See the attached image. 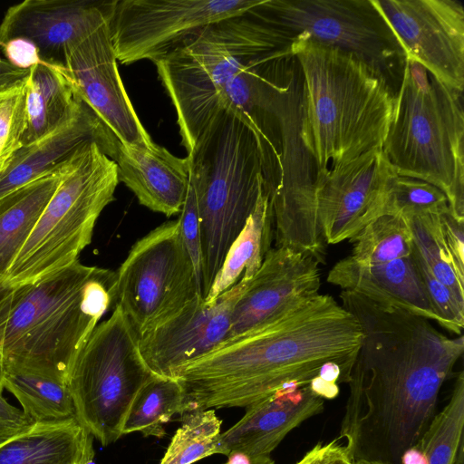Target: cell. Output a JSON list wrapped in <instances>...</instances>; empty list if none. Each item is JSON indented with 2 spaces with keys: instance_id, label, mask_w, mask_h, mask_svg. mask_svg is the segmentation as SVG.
<instances>
[{
  "instance_id": "1",
  "label": "cell",
  "mask_w": 464,
  "mask_h": 464,
  "mask_svg": "<svg viewBox=\"0 0 464 464\" xmlns=\"http://www.w3.org/2000/svg\"><path fill=\"white\" fill-rule=\"evenodd\" d=\"M342 306L361 324L339 439L353 462L399 464L436 415L440 388L464 352L430 320L343 290Z\"/></svg>"
},
{
  "instance_id": "2",
  "label": "cell",
  "mask_w": 464,
  "mask_h": 464,
  "mask_svg": "<svg viewBox=\"0 0 464 464\" xmlns=\"http://www.w3.org/2000/svg\"><path fill=\"white\" fill-rule=\"evenodd\" d=\"M362 336L352 313L318 294L182 367L176 379L183 412L247 407L285 386L310 384L328 362L341 366L347 383Z\"/></svg>"
},
{
  "instance_id": "3",
  "label": "cell",
  "mask_w": 464,
  "mask_h": 464,
  "mask_svg": "<svg viewBox=\"0 0 464 464\" xmlns=\"http://www.w3.org/2000/svg\"><path fill=\"white\" fill-rule=\"evenodd\" d=\"M289 48L304 78L301 140L316 173L382 148L395 108L384 73L311 40L296 38Z\"/></svg>"
},
{
  "instance_id": "4",
  "label": "cell",
  "mask_w": 464,
  "mask_h": 464,
  "mask_svg": "<svg viewBox=\"0 0 464 464\" xmlns=\"http://www.w3.org/2000/svg\"><path fill=\"white\" fill-rule=\"evenodd\" d=\"M116 303V272L79 260L15 288L2 358L5 372L65 381L102 315Z\"/></svg>"
},
{
  "instance_id": "5",
  "label": "cell",
  "mask_w": 464,
  "mask_h": 464,
  "mask_svg": "<svg viewBox=\"0 0 464 464\" xmlns=\"http://www.w3.org/2000/svg\"><path fill=\"white\" fill-rule=\"evenodd\" d=\"M188 157L201 225L205 298L256 207L266 169L254 131L226 110L210 120Z\"/></svg>"
},
{
  "instance_id": "6",
  "label": "cell",
  "mask_w": 464,
  "mask_h": 464,
  "mask_svg": "<svg viewBox=\"0 0 464 464\" xmlns=\"http://www.w3.org/2000/svg\"><path fill=\"white\" fill-rule=\"evenodd\" d=\"M256 6L205 26L154 63L175 108L188 154L220 111L224 87L254 60L291 44Z\"/></svg>"
},
{
  "instance_id": "7",
  "label": "cell",
  "mask_w": 464,
  "mask_h": 464,
  "mask_svg": "<svg viewBox=\"0 0 464 464\" xmlns=\"http://www.w3.org/2000/svg\"><path fill=\"white\" fill-rule=\"evenodd\" d=\"M463 92L405 56L401 82L382 150L397 175L440 189L464 220Z\"/></svg>"
},
{
  "instance_id": "8",
  "label": "cell",
  "mask_w": 464,
  "mask_h": 464,
  "mask_svg": "<svg viewBox=\"0 0 464 464\" xmlns=\"http://www.w3.org/2000/svg\"><path fill=\"white\" fill-rule=\"evenodd\" d=\"M119 182L116 163L94 140L79 146L1 287L34 284L79 260Z\"/></svg>"
},
{
  "instance_id": "9",
  "label": "cell",
  "mask_w": 464,
  "mask_h": 464,
  "mask_svg": "<svg viewBox=\"0 0 464 464\" xmlns=\"http://www.w3.org/2000/svg\"><path fill=\"white\" fill-rule=\"evenodd\" d=\"M140 336L115 305L94 328L67 376L77 421L102 446L122 436L128 411L155 375L140 351Z\"/></svg>"
},
{
  "instance_id": "10",
  "label": "cell",
  "mask_w": 464,
  "mask_h": 464,
  "mask_svg": "<svg viewBox=\"0 0 464 464\" xmlns=\"http://www.w3.org/2000/svg\"><path fill=\"white\" fill-rule=\"evenodd\" d=\"M197 295L202 293L179 219L139 239L116 272L115 305L140 337L173 316Z\"/></svg>"
},
{
  "instance_id": "11",
  "label": "cell",
  "mask_w": 464,
  "mask_h": 464,
  "mask_svg": "<svg viewBox=\"0 0 464 464\" xmlns=\"http://www.w3.org/2000/svg\"><path fill=\"white\" fill-rule=\"evenodd\" d=\"M263 17L292 43L303 38L351 53L384 73L405 53L372 0H262Z\"/></svg>"
},
{
  "instance_id": "12",
  "label": "cell",
  "mask_w": 464,
  "mask_h": 464,
  "mask_svg": "<svg viewBox=\"0 0 464 464\" xmlns=\"http://www.w3.org/2000/svg\"><path fill=\"white\" fill-rule=\"evenodd\" d=\"M259 0H117L111 22L121 64L161 59L189 36L219 20L242 14Z\"/></svg>"
},
{
  "instance_id": "13",
  "label": "cell",
  "mask_w": 464,
  "mask_h": 464,
  "mask_svg": "<svg viewBox=\"0 0 464 464\" xmlns=\"http://www.w3.org/2000/svg\"><path fill=\"white\" fill-rule=\"evenodd\" d=\"M402 48L446 85L464 89V7L455 0H372Z\"/></svg>"
},
{
  "instance_id": "14",
  "label": "cell",
  "mask_w": 464,
  "mask_h": 464,
  "mask_svg": "<svg viewBox=\"0 0 464 464\" xmlns=\"http://www.w3.org/2000/svg\"><path fill=\"white\" fill-rule=\"evenodd\" d=\"M111 16L69 45L63 70L79 98L121 143L152 148L156 143L139 119L118 70Z\"/></svg>"
},
{
  "instance_id": "15",
  "label": "cell",
  "mask_w": 464,
  "mask_h": 464,
  "mask_svg": "<svg viewBox=\"0 0 464 464\" xmlns=\"http://www.w3.org/2000/svg\"><path fill=\"white\" fill-rule=\"evenodd\" d=\"M394 174L382 148L315 174L314 195L326 244L350 241L383 214Z\"/></svg>"
},
{
  "instance_id": "16",
  "label": "cell",
  "mask_w": 464,
  "mask_h": 464,
  "mask_svg": "<svg viewBox=\"0 0 464 464\" xmlns=\"http://www.w3.org/2000/svg\"><path fill=\"white\" fill-rule=\"evenodd\" d=\"M249 280L240 278L211 302L197 295L177 314L140 337V351L155 374L176 378L185 365L228 338L232 313Z\"/></svg>"
},
{
  "instance_id": "17",
  "label": "cell",
  "mask_w": 464,
  "mask_h": 464,
  "mask_svg": "<svg viewBox=\"0 0 464 464\" xmlns=\"http://www.w3.org/2000/svg\"><path fill=\"white\" fill-rule=\"evenodd\" d=\"M319 265L303 253L271 247L234 307L227 341L273 322L318 295Z\"/></svg>"
},
{
  "instance_id": "18",
  "label": "cell",
  "mask_w": 464,
  "mask_h": 464,
  "mask_svg": "<svg viewBox=\"0 0 464 464\" xmlns=\"http://www.w3.org/2000/svg\"><path fill=\"white\" fill-rule=\"evenodd\" d=\"M117 0H25L10 6L0 23V46L32 43L40 61L63 67L72 43L112 15Z\"/></svg>"
},
{
  "instance_id": "19",
  "label": "cell",
  "mask_w": 464,
  "mask_h": 464,
  "mask_svg": "<svg viewBox=\"0 0 464 464\" xmlns=\"http://www.w3.org/2000/svg\"><path fill=\"white\" fill-rule=\"evenodd\" d=\"M324 399L309 384L294 383L246 407V414L220 433L216 454L270 457L283 439L307 419L320 414Z\"/></svg>"
},
{
  "instance_id": "20",
  "label": "cell",
  "mask_w": 464,
  "mask_h": 464,
  "mask_svg": "<svg viewBox=\"0 0 464 464\" xmlns=\"http://www.w3.org/2000/svg\"><path fill=\"white\" fill-rule=\"evenodd\" d=\"M106 155L118 169L119 180L137 197L140 204L170 217L179 214L189 183L190 162L156 144L131 146L115 138Z\"/></svg>"
},
{
  "instance_id": "21",
  "label": "cell",
  "mask_w": 464,
  "mask_h": 464,
  "mask_svg": "<svg viewBox=\"0 0 464 464\" xmlns=\"http://www.w3.org/2000/svg\"><path fill=\"white\" fill-rule=\"evenodd\" d=\"M327 281L438 324L413 252L409 256L376 264L359 263L348 256L331 268Z\"/></svg>"
},
{
  "instance_id": "22",
  "label": "cell",
  "mask_w": 464,
  "mask_h": 464,
  "mask_svg": "<svg viewBox=\"0 0 464 464\" xmlns=\"http://www.w3.org/2000/svg\"><path fill=\"white\" fill-rule=\"evenodd\" d=\"M107 131L82 101L56 129L13 155L0 172V200L61 165L82 143H100Z\"/></svg>"
},
{
  "instance_id": "23",
  "label": "cell",
  "mask_w": 464,
  "mask_h": 464,
  "mask_svg": "<svg viewBox=\"0 0 464 464\" xmlns=\"http://www.w3.org/2000/svg\"><path fill=\"white\" fill-rule=\"evenodd\" d=\"M92 436L75 418L35 422L0 445V464H90Z\"/></svg>"
},
{
  "instance_id": "24",
  "label": "cell",
  "mask_w": 464,
  "mask_h": 464,
  "mask_svg": "<svg viewBox=\"0 0 464 464\" xmlns=\"http://www.w3.org/2000/svg\"><path fill=\"white\" fill-rule=\"evenodd\" d=\"M64 162L0 200V287L56 190Z\"/></svg>"
},
{
  "instance_id": "25",
  "label": "cell",
  "mask_w": 464,
  "mask_h": 464,
  "mask_svg": "<svg viewBox=\"0 0 464 464\" xmlns=\"http://www.w3.org/2000/svg\"><path fill=\"white\" fill-rule=\"evenodd\" d=\"M81 102L63 67L43 62L32 66L26 79V128L22 146L53 131Z\"/></svg>"
},
{
  "instance_id": "26",
  "label": "cell",
  "mask_w": 464,
  "mask_h": 464,
  "mask_svg": "<svg viewBox=\"0 0 464 464\" xmlns=\"http://www.w3.org/2000/svg\"><path fill=\"white\" fill-rule=\"evenodd\" d=\"M273 238V212L266 185L244 227L229 246L204 299L211 302L234 285L238 278L250 280L271 249Z\"/></svg>"
},
{
  "instance_id": "27",
  "label": "cell",
  "mask_w": 464,
  "mask_h": 464,
  "mask_svg": "<svg viewBox=\"0 0 464 464\" xmlns=\"http://www.w3.org/2000/svg\"><path fill=\"white\" fill-rule=\"evenodd\" d=\"M463 428L464 373L461 371L447 404L436 413L420 440L402 453L399 464H454L464 443Z\"/></svg>"
},
{
  "instance_id": "28",
  "label": "cell",
  "mask_w": 464,
  "mask_h": 464,
  "mask_svg": "<svg viewBox=\"0 0 464 464\" xmlns=\"http://www.w3.org/2000/svg\"><path fill=\"white\" fill-rule=\"evenodd\" d=\"M4 389L17 399L33 423L75 418L73 400L65 381L35 372H5Z\"/></svg>"
},
{
  "instance_id": "29",
  "label": "cell",
  "mask_w": 464,
  "mask_h": 464,
  "mask_svg": "<svg viewBox=\"0 0 464 464\" xmlns=\"http://www.w3.org/2000/svg\"><path fill=\"white\" fill-rule=\"evenodd\" d=\"M184 397L178 379L154 375L131 403L121 434L139 431L146 437H164V425L174 414L182 413Z\"/></svg>"
},
{
  "instance_id": "30",
  "label": "cell",
  "mask_w": 464,
  "mask_h": 464,
  "mask_svg": "<svg viewBox=\"0 0 464 464\" xmlns=\"http://www.w3.org/2000/svg\"><path fill=\"white\" fill-rule=\"evenodd\" d=\"M352 254L362 264L389 262L413 252L412 237L405 218L382 214L367 224L353 238Z\"/></svg>"
},
{
  "instance_id": "31",
  "label": "cell",
  "mask_w": 464,
  "mask_h": 464,
  "mask_svg": "<svg viewBox=\"0 0 464 464\" xmlns=\"http://www.w3.org/2000/svg\"><path fill=\"white\" fill-rule=\"evenodd\" d=\"M221 423L213 409L182 412L181 426L159 464H193L216 454Z\"/></svg>"
},
{
  "instance_id": "32",
  "label": "cell",
  "mask_w": 464,
  "mask_h": 464,
  "mask_svg": "<svg viewBox=\"0 0 464 464\" xmlns=\"http://www.w3.org/2000/svg\"><path fill=\"white\" fill-rule=\"evenodd\" d=\"M440 215L406 219L412 237L413 252L434 277L464 302V277L459 275L442 243Z\"/></svg>"
},
{
  "instance_id": "33",
  "label": "cell",
  "mask_w": 464,
  "mask_h": 464,
  "mask_svg": "<svg viewBox=\"0 0 464 464\" xmlns=\"http://www.w3.org/2000/svg\"><path fill=\"white\" fill-rule=\"evenodd\" d=\"M450 209L445 194L435 186L417 179L394 174L389 183L383 214L405 219L440 215Z\"/></svg>"
},
{
  "instance_id": "34",
  "label": "cell",
  "mask_w": 464,
  "mask_h": 464,
  "mask_svg": "<svg viewBox=\"0 0 464 464\" xmlns=\"http://www.w3.org/2000/svg\"><path fill=\"white\" fill-rule=\"evenodd\" d=\"M26 79L0 90V172L22 147L26 128Z\"/></svg>"
},
{
  "instance_id": "35",
  "label": "cell",
  "mask_w": 464,
  "mask_h": 464,
  "mask_svg": "<svg viewBox=\"0 0 464 464\" xmlns=\"http://www.w3.org/2000/svg\"><path fill=\"white\" fill-rule=\"evenodd\" d=\"M415 258L430 303L438 317V324L456 335H461L464 326V302L434 277L416 256Z\"/></svg>"
},
{
  "instance_id": "36",
  "label": "cell",
  "mask_w": 464,
  "mask_h": 464,
  "mask_svg": "<svg viewBox=\"0 0 464 464\" xmlns=\"http://www.w3.org/2000/svg\"><path fill=\"white\" fill-rule=\"evenodd\" d=\"M180 233L188 252L202 293L203 252L201 225L194 184L189 177L188 193L178 218Z\"/></svg>"
},
{
  "instance_id": "37",
  "label": "cell",
  "mask_w": 464,
  "mask_h": 464,
  "mask_svg": "<svg viewBox=\"0 0 464 464\" xmlns=\"http://www.w3.org/2000/svg\"><path fill=\"white\" fill-rule=\"evenodd\" d=\"M440 228L442 243L459 275L464 277V220L448 210L440 215Z\"/></svg>"
},
{
  "instance_id": "38",
  "label": "cell",
  "mask_w": 464,
  "mask_h": 464,
  "mask_svg": "<svg viewBox=\"0 0 464 464\" xmlns=\"http://www.w3.org/2000/svg\"><path fill=\"white\" fill-rule=\"evenodd\" d=\"M336 438L328 443H317L295 464H353L345 444Z\"/></svg>"
},
{
  "instance_id": "39",
  "label": "cell",
  "mask_w": 464,
  "mask_h": 464,
  "mask_svg": "<svg viewBox=\"0 0 464 464\" xmlns=\"http://www.w3.org/2000/svg\"><path fill=\"white\" fill-rule=\"evenodd\" d=\"M32 424L22 410L8 403L0 393V444L17 436Z\"/></svg>"
},
{
  "instance_id": "40",
  "label": "cell",
  "mask_w": 464,
  "mask_h": 464,
  "mask_svg": "<svg viewBox=\"0 0 464 464\" xmlns=\"http://www.w3.org/2000/svg\"><path fill=\"white\" fill-rule=\"evenodd\" d=\"M0 49L9 63L22 69H30L41 62L35 46L26 40H10Z\"/></svg>"
},
{
  "instance_id": "41",
  "label": "cell",
  "mask_w": 464,
  "mask_h": 464,
  "mask_svg": "<svg viewBox=\"0 0 464 464\" xmlns=\"http://www.w3.org/2000/svg\"><path fill=\"white\" fill-rule=\"evenodd\" d=\"M15 288L0 287V393L4 390L5 370L2 358V348L5 329L12 311Z\"/></svg>"
},
{
  "instance_id": "42",
  "label": "cell",
  "mask_w": 464,
  "mask_h": 464,
  "mask_svg": "<svg viewBox=\"0 0 464 464\" xmlns=\"http://www.w3.org/2000/svg\"><path fill=\"white\" fill-rule=\"evenodd\" d=\"M30 69L14 66L6 59L0 58V90L8 88L27 78Z\"/></svg>"
},
{
  "instance_id": "43",
  "label": "cell",
  "mask_w": 464,
  "mask_h": 464,
  "mask_svg": "<svg viewBox=\"0 0 464 464\" xmlns=\"http://www.w3.org/2000/svg\"><path fill=\"white\" fill-rule=\"evenodd\" d=\"M227 457V461L224 464H275L270 457L251 459L237 452L230 453Z\"/></svg>"
},
{
  "instance_id": "44",
  "label": "cell",
  "mask_w": 464,
  "mask_h": 464,
  "mask_svg": "<svg viewBox=\"0 0 464 464\" xmlns=\"http://www.w3.org/2000/svg\"><path fill=\"white\" fill-rule=\"evenodd\" d=\"M463 451H464V447H463V445H461L459 447V449L458 453H457V457H456L454 464H464V454H463Z\"/></svg>"
},
{
  "instance_id": "45",
  "label": "cell",
  "mask_w": 464,
  "mask_h": 464,
  "mask_svg": "<svg viewBox=\"0 0 464 464\" xmlns=\"http://www.w3.org/2000/svg\"><path fill=\"white\" fill-rule=\"evenodd\" d=\"M353 464H385L378 461H367V460H358L353 462Z\"/></svg>"
},
{
  "instance_id": "46",
  "label": "cell",
  "mask_w": 464,
  "mask_h": 464,
  "mask_svg": "<svg viewBox=\"0 0 464 464\" xmlns=\"http://www.w3.org/2000/svg\"><path fill=\"white\" fill-rule=\"evenodd\" d=\"M74 464H82V463H74Z\"/></svg>"
},
{
  "instance_id": "47",
  "label": "cell",
  "mask_w": 464,
  "mask_h": 464,
  "mask_svg": "<svg viewBox=\"0 0 464 464\" xmlns=\"http://www.w3.org/2000/svg\"><path fill=\"white\" fill-rule=\"evenodd\" d=\"M3 444H4V443H3ZM0 445H2V444H0Z\"/></svg>"
}]
</instances>
